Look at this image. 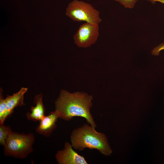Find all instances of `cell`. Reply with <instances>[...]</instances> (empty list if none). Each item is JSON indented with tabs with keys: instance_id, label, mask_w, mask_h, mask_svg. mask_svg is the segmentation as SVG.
Wrapping results in <instances>:
<instances>
[{
	"instance_id": "cell-1",
	"label": "cell",
	"mask_w": 164,
	"mask_h": 164,
	"mask_svg": "<svg viewBox=\"0 0 164 164\" xmlns=\"http://www.w3.org/2000/svg\"><path fill=\"white\" fill-rule=\"evenodd\" d=\"M92 100V96L86 93H71L62 90L55 102V110L61 119L68 121L75 117H83L95 128L97 125L90 111Z\"/></svg>"
},
{
	"instance_id": "cell-2",
	"label": "cell",
	"mask_w": 164,
	"mask_h": 164,
	"mask_svg": "<svg viewBox=\"0 0 164 164\" xmlns=\"http://www.w3.org/2000/svg\"><path fill=\"white\" fill-rule=\"evenodd\" d=\"M95 128L85 124L74 129L70 135L73 148L80 151L85 148L95 149L105 156L111 155L112 151L104 133L96 131Z\"/></svg>"
},
{
	"instance_id": "cell-3",
	"label": "cell",
	"mask_w": 164,
	"mask_h": 164,
	"mask_svg": "<svg viewBox=\"0 0 164 164\" xmlns=\"http://www.w3.org/2000/svg\"><path fill=\"white\" fill-rule=\"evenodd\" d=\"M35 141L32 133L25 134L12 131L3 146L4 154L15 158L25 159L33 151Z\"/></svg>"
},
{
	"instance_id": "cell-4",
	"label": "cell",
	"mask_w": 164,
	"mask_h": 164,
	"mask_svg": "<svg viewBox=\"0 0 164 164\" xmlns=\"http://www.w3.org/2000/svg\"><path fill=\"white\" fill-rule=\"evenodd\" d=\"M66 14L73 21L99 24L102 21L100 12L91 4L82 1L73 0L68 4Z\"/></svg>"
},
{
	"instance_id": "cell-5",
	"label": "cell",
	"mask_w": 164,
	"mask_h": 164,
	"mask_svg": "<svg viewBox=\"0 0 164 164\" xmlns=\"http://www.w3.org/2000/svg\"><path fill=\"white\" fill-rule=\"evenodd\" d=\"M99 34V24L85 22L80 25L74 35V43L79 47H89L96 42Z\"/></svg>"
},
{
	"instance_id": "cell-6",
	"label": "cell",
	"mask_w": 164,
	"mask_h": 164,
	"mask_svg": "<svg viewBox=\"0 0 164 164\" xmlns=\"http://www.w3.org/2000/svg\"><path fill=\"white\" fill-rule=\"evenodd\" d=\"M55 157L59 164H87L85 158L74 151L71 143L66 142L64 149L58 150Z\"/></svg>"
},
{
	"instance_id": "cell-7",
	"label": "cell",
	"mask_w": 164,
	"mask_h": 164,
	"mask_svg": "<svg viewBox=\"0 0 164 164\" xmlns=\"http://www.w3.org/2000/svg\"><path fill=\"white\" fill-rule=\"evenodd\" d=\"M59 118V114L56 111H51L39 121L36 128V131L39 134L46 137L50 136L56 127V122Z\"/></svg>"
},
{
	"instance_id": "cell-8",
	"label": "cell",
	"mask_w": 164,
	"mask_h": 164,
	"mask_svg": "<svg viewBox=\"0 0 164 164\" xmlns=\"http://www.w3.org/2000/svg\"><path fill=\"white\" fill-rule=\"evenodd\" d=\"M28 89L22 87L17 92L12 95H7L6 110L5 116V120L10 117L13 113L15 108L17 106H22L25 105L24 102V96L27 91Z\"/></svg>"
},
{
	"instance_id": "cell-9",
	"label": "cell",
	"mask_w": 164,
	"mask_h": 164,
	"mask_svg": "<svg viewBox=\"0 0 164 164\" xmlns=\"http://www.w3.org/2000/svg\"><path fill=\"white\" fill-rule=\"evenodd\" d=\"M43 95L40 94L34 98L35 106H32L30 112H27L26 116L28 119L33 121H39L45 115V110L43 102Z\"/></svg>"
},
{
	"instance_id": "cell-10",
	"label": "cell",
	"mask_w": 164,
	"mask_h": 164,
	"mask_svg": "<svg viewBox=\"0 0 164 164\" xmlns=\"http://www.w3.org/2000/svg\"><path fill=\"white\" fill-rule=\"evenodd\" d=\"M11 128L9 125H6L4 124H0V145L3 146L5 145L6 139L12 131Z\"/></svg>"
},
{
	"instance_id": "cell-11",
	"label": "cell",
	"mask_w": 164,
	"mask_h": 164,
	"mask_svg": "<svg viewBox=\"0 0 164 164\" xmlns=\"http://www.w3.org/2000/svg\"><path fill=\"white\" fill-rule=\"evenodd\" d=\"M2 91H0V124H4L6 120L5 116L6 110L7 100L2 96Z\"/></svg>"
},
{
	"instance_id": "cell-12",
	"label": "cell",
	"mask_w": 164,
	"mask_h": 164,
	"mask_svg": "<svg viewBox=\"0 0 164 164\" xmlns=\"http://www.w3.org/2000/svg\"><path fill=\"white\" fill-rule=\"evenodd\" d=\"M123 5L125 8H133L138 0H115Z\"/></svg>"
},
{
	"instance_id": "cell-13",
	"label": "cell",
	"mask_w": 164,
	"mask_h": 164,
	"mask_svg": "<svg viewBox=\"0 0 164 164\" xmlns=\"http://www.w3.org/2000/svg\"><path fill=\"white\" fill-rule=\"evenodd\" d=\"M163 50H164V43H161L154 48L151 52L152 54L153 55L158 56L160 52Z\"/></svg>"
},
{
	"instance_id": "cell-14",
	"label": "cell",
	"mask_w": 164,
	"mask_h": 164,
	"mask_svg": "<svg viewBox=\"0 0 164 164\" xmlns=\"http://www.w3.org/2000/svg\"><path fill=\"white\" fill-rule=\"evenodd\" d=\"M152 2V3H154L156 2H160L163 4H164V0H147Z\"/></svg>"
}]
</instances>
